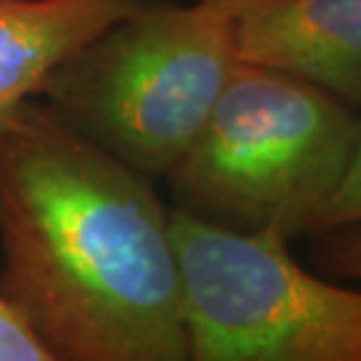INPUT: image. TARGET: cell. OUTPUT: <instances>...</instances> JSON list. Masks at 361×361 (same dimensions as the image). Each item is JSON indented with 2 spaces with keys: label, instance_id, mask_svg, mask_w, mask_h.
Wrapping results in <instances>:
<instances>
[{
  "label": "cell",
  "instance_id": "cell-5",
  "mask_svg": "<svg viewBox=\"0 0 361 361\" xmlns=\"http://www.w3.org/2000/svg\"><path fill=\"white\" fill-rule=\"evenodd\" d=\"M242 61L286 71L361 113V0H233Z\"/></svg>",
  "mask_w": 361,
  "mask_h": 361
},
{
  "label": "cell",
  "instance_id": "cell-9",
  "mask_svg": "<svg viewBox=\"0 0 361 361\" xmlns=\"http://www.w3.org/2000/svg\"><path fill=\"white\" fill-rule=\"evenodd\" d=\"M0 361H52L49 352L0 293Z\"/></svg>",
  "mask_w": 361,
  "mask_h": 361
},
{
  "label": "cell",
  "instance_id": "cell-2",
  "mask_svg": "<svg viewBox=\"0 0 361 361\" xmlns=\"http://www.w3.org/2000/svg\"><path fill=\"white\" fill-rule=\"evenodd\" d=\"M240 61L233 0H153L66 56L38 99L106 153L167 178Z\"/></svg>",
  "mask_w": 361,
  "mask_h": 361
},
{
  "label": "cell",
  "instance_id": "cell-1",
  "mask_svg": "<svg viewBox=\"0 0 361 361\" xmlns=\"http://www.w3.org/2000/svg\"><path fill=\"white\" fill-rule=\"evenodd\" d=\"M153 180L38 97L0 115V293L52 361L190 359Z\"/></svg>",
  "mask_w": 361,
  "mask_h": 361
},
{
  "label": "cell",
  "instance_id": "cell-6",
  "mask_svg": "<svg viewBox=\"0 0 361 361\" xmlns=\"http://www.w3.org/2000/svg\"><path fill=\"white\" fill-rule=\"evenodd\" d=\"M153 0H0V115L38 97L59 63Z\"/></svg>",
  "mask_w": 361,
  "mask_h": 361
},
{
  "label": "cell",
  "instance_id": "cell-4",
  "mask_svg": "<svg viewBox=\"0 0 361 361\" xmlns=\"http://www.w3.org/2000/svg\"><path fill=\"white\" fill-rule=\"evenodd\" d=\"M192 361H361V291L307 272L277 233L171 207Z\"/></svg>",
  "mask_w": 361,
  "mask_h": 361
},
{
  "label": "cell",
  "instance_id": "cell-7",
  "mask_svg": "<svg viewBox=\"0 0 361 361\" xmlns=\"http://www.w3.org/2000/svg\"><path fill=\"white\" fill-rule=\"evenodd\" d=\"M361 223V125L357 146L352 153L350 167L345 171L341 185L331 195L329 202L317 212L312 226H310V235H322L329 230L345 228V226H359Z\"/></svg>",
  "mask_w": 361,
  "mask_h": 361
},
{
  "label": "cell",
  "instance_id": "cell-8",
  "mask_svg": "<svg viewBox=\"0 0 361 361\" xmlns=\"http://www.w3.org/2000/svg\"><path fill=\"white\" fill-rule=\"evenodd\" d=\"M314 237L317 244L312 254L319 268L336 277L361 281V223L329 230Z\"/></svg>",
  "mask_w": 361,
  "mask_h": 361
},
{
  "label": "cell",
  "instance_id": "cell-3",
  "mask_svg": "<svg viewBox=\"0 0 361 361\" xmlns=\"http://www.w3.org/2000/svg\"><path fill=\"white\" fill-rule=\"evenodd\" d=\"M359 125V113L317 85L240 61L167 174L174 207L244 233L310 235L350 167Z\"/></svg>",
  "mask_w": 361,
  "mask_h": 361
}]
</instances>
